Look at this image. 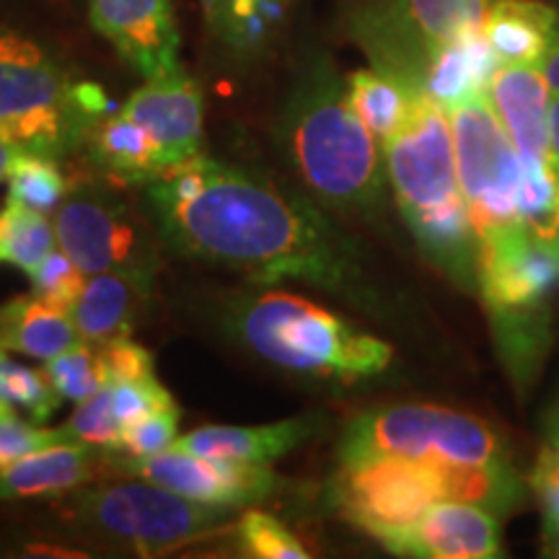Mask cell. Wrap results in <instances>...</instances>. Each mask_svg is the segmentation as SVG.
<instances>
[{
	"mask_svg": "<svg viewBox=\"0 0 559 559\" xmlns=\"http://www.w3.org/2000/svg\"><path fill=\"white\" fill-rule=\"evenodd\" d=\"M143 205L164 247L187 260L332 293L360 283L358 251L317 200L243 166L198 153L148 181Z\"/></svg>",
	"mask_w": 559,
	"mask_h": 559,
	"instance_id": "1",
	"label": "cell"
},
{
	"mask_svg": "<svg viewBox=\"0 0 559 559\" xmlns=\"http://www.w3.org/2000/svg\"><path fill=\"white\" fill-rule=\"evenodd\" d=\"M275 138L285 160L319 205L370 215L383 205L381 143L355 115L332 62L304 70L280 111Z\"/></svg>",
	"mask_w": 559,
	"mask_h": 559,
	"instance_id": "2",
	"label": "cell"
},
{
	"mask_svg": "<svg viewBox=\"0 0 559 559\" xmlns=\"http://www.w3.org/2000/svg\"><path fill=\"white\" fill-rule=\"evenodd\" d=\"M383 158L396 205L428 260L479 290V239L461 192L449 111L419 94L409 120L383 143Z\"/></svg>",
	"mask_w": 559,
	"mask_h": 559,
	"instance_id": "3",
	"label": "cell"
},
{
	"mask_svg": "<svg viewBox=\"0 0 559 559\" xmlns=\"http://www.w3.org/2000/svg\"><path fill=\"white\" fill-rule=\"evenodd\" d=\"M230 326L251 353L313 379H370L391 362L386 342L288 290L241 298Z\"/></svg>",
	"mask_w": 559,
	"mask_h": 559,
	"instance_id": "4",
	"label": "cell"
},
{
	"mask_svg": "<svg viewBox=\"0 0 559 559\" xmlns=\"http://www.w3.org/2000/svg\"><path fill=\"white\" fill-rule=\"evenodd\" d=\"M109 115L96 83H73L37 41L0 26V132L26 153L68 158Z\"/></svg>",
	"mask_w": 559,
	"mask_h": 559,
	"instance_id": "5",
	"label": "cell"
},
{
	"mask_svg": "<svg viewBox=\"0 0 559 559\" xmlns=\"http://www.w3.org/2000/svg\"><path fill=\"white\" fill-rule=\"evenodd\" d=\"M236 508L205 506L171 489L138 479L75 489L73 515L104 539L143 557H158L226 531Z\"/></svg>",
	"mask_w": 559,
	"mask_h": 559,
	"instance_id": "6",
	"label": "cell"
},
{
	"mask_svg": "<svg viewBox=\"0 0 559 559\" xmlns=\"http://www.w3.org/2000/svg\"><path fill=\"white\" fill-rule=\"evenodd\" d=\"M373 456L456 466L508 464L506 445L485 419L432 404H400L355 417L340 440V464Z\"/></svg>",
	"mask_w": 559,
	"mask_h": 559,
	"instance_id": "7",
	"label": "cell"
},
{
	"mask_svg": "<svg viewBox=\"0 0 559 559\" xmlns=\"http://www.w3.org/2000/svg\"><path fill=\"white\" fill-rule=\"evenodd\" d=\"M456 464L404 456L349 461L340 464L332 481V506L389 549L430 506L456 500Z\"/></svg>",
	"mask_w": 559,
	"mask_h": 559,
	"instance_id": "8",
	"label": "cell"
},
{
	"mask_svg": "<svg viewBox=\"0 0 559 559\" xmlns=\"http://www.w3.org/2000/svg\"><path fill=\"white\" fill-rule=\"evenodd\" d=\"M96 174V171H94ZM58 247L86 275L96 272H148L158 275L160 241L153 221L117 192L102 174L96 179L70 181V190L55 210Z\"/></svg>",
	"mask_w": 559,
	"mask_h": 559,
	"instance_id": "9",
	"label": "cell"
},
{
	"mask_svg": "<svg viewBox=\"0 0 559 559\" xmlns=\"http://www.w3.org/2000/svg\"><path fill=\"white\" fill-rule=\"evenodd\" d=\"M449 111L456 169L477 239L519 226L523 160L487 94L456 104Z\"/></svg>",
	"mask_w": 559,
	"mask_h": 559,
	"instance_id": "10",
	"label": "cell"
},
{
	"mask_svg": "<svg viewBox=\"0 0 559 559\" xmlns=\"http://www.w3.org/2000/svg\"><path fill=\"white\" fill-rule=\"evenodd\" d=\"M489 5L492 0H383L362 16L358 37L376 68L419 91L432 55L481 32Z\"/></svg>",
	"mask_w": 559,
	"mask_h": 559,
	"instance_id": "11",
	"label": "cell"
},
{
	"mask_svg": "<svg viewBox=\"0 0 559 559\" xmlns=\"http://www.w3.org/2000/svg\"><path fill=\"white\" fill-rule=\"evenodd\" d=\"M117 477H135L153 481L185 498L223 508H249L283 492L285 479L270 469V464H247L234 459H210L179 449L153 453V456H117Z\"/></svg>",
	"mask_w": 559,
	"mask_h": 559,
	"instance_id": "12",
	"label": "cell"
},
{
	"mask_svg": "<svg viewBox=\"0 0 559 559\" xmlns=\"http://www.w3.org/2000/svg\"><path fill=\"white\" fill-rule=\"evenodd\" d=\"M559 288V243L519 226L479 239V293L489 313L544 311Z\"/></svg>",
	"mask_w": 559,
	"mask_h": 559,
	"instance_id": "13",
	"label": "cell"
},
{
	"mask_svg": "<svg viewBox=\"0 0 559 559\" xmlns=\"http://www.w3.org/2000/svg\"><path fill=\"white\" fill-rule=\"evenodd\" d=\"M91 26L143 79L179 70V29L171 0H88Z\"/></svg>",
	"mask_w": 559,
	"mask_h": 559,
	"instance_id": "14",
	"label": "cell"
},
{
	"mask_svg": "<svg viewBox=\"0 0 559 559\" xmlns=\"http://www.w3.org/2000/svg\"><path fill=\"white\" fill-rule=\"evenodd\" d=\"M122 111L158 140L169 166L200 153L205 120L202 91L181 68L145 79L143 86L122 104Z\"/></svg>",
	"mask_w": 559,
	"mask_h": 559,
	"instance_id": "15",
	"label": "cell"
},
{
	"mask_svg": "<svg viewBox=\"0 0 559 559\" xmlns=\"http://www.w3.org/2000/svg\"><path fill=\"white\" fill-rule=\"evenodd\" d=\"M391 555L423 559L500 557V528L495 513L472 502L440 500L425 510L389 547Z\"/></svg>",
	"mask_w": 559,
	"mask_h": 559,
	"instance_id": "16",
	"label": "cell"
},
{
	"mask_svg": "<svg viewBox=\"0 0 559 559\" xmlns=\"http://www.w3.org/2000/svg\"><path fill=\"white\" fill-rule=\"evenodd\" d=\"M153 288H156V275H148V272L88 275L79 300L70 309L81 340L99 349L130 337L148 311Z\"/></svg>",
	"mask_w": 559,
	"mask_h": 559,
	"instance_id": "17",
	"label": "cell"
},
{
	"mask_svg": "<svg viewBox=\"0 0 559 559\" xmlns=\"http://www.w3.org/2000/svg\"><path fill=\"white\" fill-rule=\"evenodd\" d=\"M485 94L523 160L557 158L549 130V83L539 66H500Z\"/></svg>",
	"mask_w": 559,
	"mask_h": 559,
	"instance_id": "18",
	"label": "cell"
},
{
	"mask_svg": "<svg viewBox=\"0 0 559 559\" xmlns=\"http://www.w3.org/2000/svg\"><path fill=\"white\" fill-rule=\"evenodd\" d=\"M115 474V453L81 443H60L34 451L0 469V500L50 498L83 489Z\"/></svg>",
	"mask_w": 559,
	"mask_h": 559,
	"instance_id": "19",
	"label": "cell"
},
{
	"mask_svg": "<svg viewBox=\"0 0 559 559\" xmlns=\"http://www.w3.org/2000/svg\"><path fill=\"white\" fill-rule=\"evenodd\" d=\"M81 151L96 174L122 187H145L169 169L158 140L122 109L99 117Z\"/></svg>",
	"mask_w": 559,
	"mask_h": 559,
	"instance_id": "20",
	"label": "cell"
},
{
	"mask_svg": "<svg viewBox=\"0 0 559 559\" xmlns=\"http://www.w3.org/2000/svg\"><path fill=\"white\" fill-rule=\"evenodd\" d=\"M321 417H290L254 428H236V425H207L177 438L179 449H187L210 459H234L247 464H272V461L288 456L298 445L313 438L319 430Z\"/></svg>",
	"mask_w": 559,
	"mask_h": 559,
	"instance_id": "21",
	"label": "cell"
},
{
	"mask_svg": "<svg viewBox=\"0 0 559 559\" xmlns=\"http://www.w3.org/2000/svg\"><path fill=\"white\" fill-rule=\"evenodd\" d=\"M559 13L542 0H492L485 26V37L500 66H542Z\"/></svg>",
	"mask_w": 559,
	"mask_h": 559,
	"instance_id": "22",
	"label": "cell"
},
{
	"mask_svg": "<svg viewBox=\"0 0 559 559\" xmlns=\"http://www.w3.org/2000/svg\"><path fill=\"white\" fill-rule=\"evenodd\" d=\"M81 342L79 326L70 311L34 293L0 306V345L5 349L37 360H50Z\"/></svg>",
	"mask_w": 559,
	"mask_h": 559,
	"instance_id": "23",
	"label": "cell"
},
{
	"mask_svg": "<svg viewBox=\"0 0 559 559\" xmlns=\"http://www.w3.org/2000/svg\"><path fill=\"white\" fill-rule=\"evenodd\" d=\"M498 68L500 60L495 58L485 32L466 34L432 55L419 91L443 109H451L472 96L485 94Z\"/></svg>",
	"mask_w": 559,
	"mask_h": 559,
	"instance_id": "24",
	"label": "cell"
},
{
	"mask_svg": "<svg viewBox=\"0 0 559 559\" xmlns=\"http://www.w3.org/2000/svg\"><path fill=\"white\" fill-rule=\"evenodd\" d=\"M347 96L355 115L370 130V135L383 143L402 130L419 99V91L383 73V70H355L347 79Z\"/></svg>",
	"mask_w": 559,
	"mask_h": 559,
	"instance_id": "25",
	"label": "cell"
},
{
	"mask_svg": "<svg viewBox=\"0 0 559 559\" xmlns=\"http://www.w3.org/2000/svg\"><path fill=\"white\" fill-rule=\"evenodd\" d=\"M290 0H202L210 29L236 52L260 50L277 29Z\"/></svg>",
	"mask_w": 559,
	"mask_h": 559,
	"instance_id": "26",
	"label": "cell"
},
{
	"mask_svg": "<svg viewBox=\"0 0 559 559\" xmlns=\"http://www.w3.org/2000/svg\"><path fill=\"white\" fill-rule=\"evenodd\" d=\"M58 249V230L47 213L9 200L0 207V262L24 270L26 275Z\"/></svg>",
	"mask_w": 559,
	"mask_h": 559,
	"instance_id": "27",
	"label": "cell"
},
{
	"mask_svg": "<svg viewBox=\"0 0 559 559\" xmlns=\"http://www.w3.org/2000/svg\"><path fill=\"white\" fill-rule=\"evenodd\" d=\"M519 218L539 241L559 243V158L523 160Z\"/></svg>",
	"mask_w": 559,
	"mask_h": 559,
	"instance_id": "28",
	"label": "cell"
},
{
	"mask_svg": "<svg viewBox=\"0 0 559 559\" xmlns=\"http://www.w3.org/2000/svg\"><path fill=\"white\" fill-rule=\"evenodd\" d=\"M5 181H9V200L41 210V213L58 210L70 190V181L66 171L60 169L58 158L26 151H21L13 158L9 179Z\"/></svg>",
	"mask_w": 559,
	"mask_h": 559,
	"instance_id": "29",
	"label": "cell"
},
{
	"mask_svg": "<svg viewBox=\"0 0 559 559\" xmlns=\"http://www.w3.org/2000/svg\"><path fill=\"white\" fill-rule=\"evenodd\" d=\"M0 400L9 402L11 407L24 409L37 425H45L66 402L47 379L45 370H34L11 360L9 349L3 345H0Z\"/></svg>",
	"mask_w": 559,
	"mask_h": 559,
	"instance_id": "30",
	"label": "cell"
},
{
	"mask_svg": "<svg viewBox=\"0 0 559 559\" xmlns=\"http://www.w3.org/2000/svg\"><path fill=\"white\" fill-rule=\"evenodd\" d=\"M41 370H45L52 386L58 389L62 400H70L75 404L91 400V396L109 386L99 349L86 345V342L45 360V368Z\"/></svg>",
	"mask_w": 559,
	"mask_h": 559,
	"instance_id": "31",
	"label": "cell"
},
{
	"mask_svg": "<svg viewBox=\"0 0 559 559\" xmlns=\"http://www.w3.org/2000/svg\"><path fill=\"white\" fill-rule=\"evenodd\" d=\"M241 549L257 559H306L311 551L293 531L264 510H247L236 523Z\"/></svg>",
	"mask_w": 559,
	"mask_h": 559,
	"instance_id": "32",
	"label": "cell"
},
{
	"mask_svg": "<svg viewBox=\"0 0 559 559\" xmlns=\"http://www.w3.org/2000/svg\"><path fill=\"white\" fill-rule=\"evenodd\" d=\"M62 430L68 432V438L73 440V443L122 453L124 425L117 419L115 409H111L109 386L91 396V400L81 402L79 409H75L73 415L68 417V423L62 425Z\"/></svg>",
	"mask_w": 559,
	"mask_h": 559,
	"instance_id": "33",
	"label": "cell"
},
{
	"mask_svg": "<svg viewBox=\"0 0 559 559\" xmlns=\"http://www.w3.org/2000/svg\"><path fill=\"white\" fill-rule=\"evenodd\" d=\"M86 272L70 260L60 247L50 251V254L29 272L34 296L50 300V304L62 306V309L68 311L73 309V304L79 300L83 285H86Z\"/></svg>",
	"mask_w": 559,
	"mask_h": 559,
	"instance_id": "34",
	"label": "cell"
},
{
	"mask_svg": "<svg viewBox=\"0 0 559 559\" xmlns=\"http://www.w3.org/2000/svg\"><path fill=\"white\" fill-rule=\"evenodd\" d=\"M60 443H73L66 430H47L37 428V423H24L9 402L0 400V469L11 466L13 461L29 456L34 451L50 449V445Z\"/></svg>",
	"mask_w": 559,
	"mask_h": 559,
	"instance_id": "35",
	"label": "cell"
},
{
	"mask_svg": "<svg viewBox=\"0 0 559 559\" xmlns=\"http://www.w3.org/2000/svg\"><path fill=\"white\" fill-rule=\"evenodd\" d=\"M109 400L111 409H115V415L122 425L138 423V419L148 417L153 412L177 407L174 396L164 389V383H160L156 376L109 383Z\"/></svg>",
	"mask_w": 559,
	"mask_h": 559,
	"instance_id": "36",
	"label": "cell"
},
{
	"mask_svg": "<svg viewBox=\"0 0 559 559\" xmlns=\"http://www.w3.org/2000/svg\"><path fill=\"white\" fill-rule=\"evenodd\" d=\"M177 428L179 407L153 412V415L138 419V423L124 425L122 453H130V456H153V453L171 449L177 443Z\"/></svg>",
	"mask_w": 559,
	"mask_h": 559,
	"instance_id": "37",
	"label": "cell"
},
{
	"mask_svg": "<svg viewBox=\"0 0 559 559\" xmlns=\"http://www.w3.org/2000/svg\"><path fill=\"white\" fill-rule=\"evenodd\" d=\"M531 481L542 502L544 547H547V555L559 557V451L544 445Z\"/></svg>",
	"mask_w": 559,
	"mask_h": 559,
	"instance_id": "38",
	"label": "cell"
},
{
	"mask_svg": "<svg viewBox=\"0 0 559 559\" xmlns=\"http://www.w3.org/2000/svg\"><path fill=\"white\" fill-rule=\"evenodd\" d=\"M99 355L109 383L156 376V360H153L151 349L138 345V342H132L130 337L111 342L107 347H99Z\"/></svg>",
	"mask_w": 559,
	"mask_h": 559,
	"instance_id": "39",
	"label": "cell"
},
{
	"mask_svg": "<svg viewBox=\"0 0 559 559\" xmlns=\"http://www.w3.org/2000/svg\"><path fill=\"white\" fill-rule=\"evenodd\" d=\"M539 68H542L544 79H547L549 86L559 91V21H557V29H555V37H551L549 50H547V55H544Z\"/></svg>",
	"mask_w": 559,
	"mask_h": 559,
	"instance_id": "40",
	"label": "cell"
},
{
	"mask_svg": "<svg viewBox=\"0 0 559 559\" xmlns=\"http://www.w3.org/2000/svg\"><path fill=\"white\" fill-rule=\"evenodd\" d=\"M21 153V148L19 145H13L9 138L3 135V132H0V185H3L5 179H9V171H11V164H13V158H16Z\"/></svg>",
	"mask_w": 559,
	"mask_h": 559,
	"instance_id": "41",
	"label": "cell"
},
{
	"mask_svg": "<svg viewBox=\"0 0 559 559\" xmlns=\"http://www.w3.org/2000/svg\"><path fill=\"white\" fill-rule=\"evenodd\" d=\"M549 130H551V151L559 158V91L549 96Z\"/></svg>",
	"mask_w": 559,
	"mask_h": 559,
	"instance_id": "42",
	"label": "cell"
}]
</instances>
